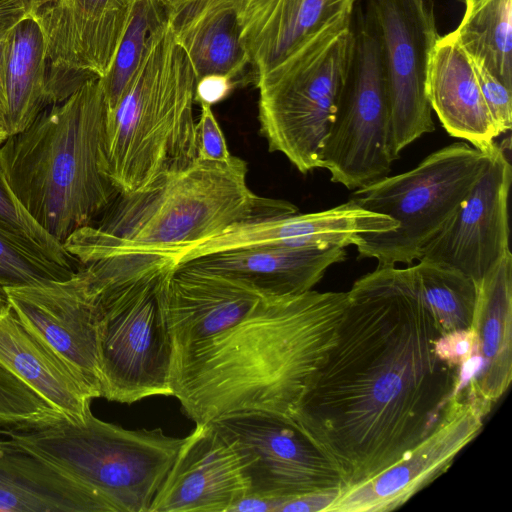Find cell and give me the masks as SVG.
<instances>
[{"label": "cell", "mask_w": 512, "mask_h": 512, "mask_svg": "<svg viewBox=\"0 0 512 512\" xmlns=\"http://www.w3.org/2000/svg\"><path fill=\"white\" fill-rule=\"evenodd\" d=\"M347 293L336 342L292 415L345 487L402 460L460 389L459 370L435 353L442 332L413 267L377 265Z\"/></svg>", "instance_id": "6da1fadb"}, {"label": "cell", "mask_w": 512, "mask_h": 512, "mask_svg": "<svg viewBox=\"0 0 512 512\" xmlns=\"http://www.w3.org/2000/svg\"><path fill=\"white\" fill-rule=\"evenodd\" d=\"M347 292L266 295L173 365L172 396L195 423L247 411L292 417L333 348Z\"/></svg>", "instance_id": "7a4b0ae2"}, {"label": "cell", "mask_w": 512, "mask_h": 512, "mask_svg": "<svg viewBox=\"0 0 512 512\" xmlns=\"http://www.w3.org/2000/svg\"><path fill=\"white\" fill-rule=\"evenodd\" d=\"M246 162L197 160L151 187L119 194L97 225L63 243L78 264L121 253L175 256L233 225L298 213L287 201L255 194Z\"/></svg>", "instance_id": "3957f363"}, {"label": "cell", "mask_w": 512, "mask_h": 512, "mask_svg": "<svg viewBox=\"0 0 512 512\" xmlns=\"http://www.w3.org/2000/svg\"><path fill=\"white\" fill-rule=\"evenodd\" d=\"M106 116L100 78H91L0 145L12 190L33 219L62 244L92 225L119 195L103 170Z\"/></svg>", "instance_id": "277c9868"}, {"label": "cell", "mask_w": 512, "mask_h": 512, "mask_svg": "<svg viewBox=\"0 0 512 512\" xmlns=\"http://www.w3.org/2000/svg\"><path fill=\"white\" fill-rule=\"evenodd\" d=\"M175 265L174 256L160 253H121L81 264L99 305L101 397L131 404L172 396L165 282Z\"/></svg>", "instance_id": "5b68a950"}, {"label": "cell", "mask_w": 512, "mask_h": 512, "mask_svg": "<svg viewBox=\"0 0 512 512\" xmlns=\"http://www.w3.org/2000/svg\"><path fill=\"white\" fill-rule=\"evenodd\" d=\"M195 83L168 22L107 111L103 170L119 194L147 189L197 160Z\"/></svg>", "instance_id": "8992f818"}, {"label": "cell", "mask_w": 512, "mask_h": 512, "mask_svg": "<svg viewBox=\"0 0 512 512\" xmlns=\"http://www.w3.org/2000/svg\"><path fill=\"white\" fill-rule=\"evenodd\" d=\"M9 438L98 492L116 512H149L184 442L160 428L125 429L96 418L91 411L79 421L60 416L12 428Z\"/></svg>", "instance_id": "52a82bcc"}, {"label": "cell", "mask_w": 512, "mask_h": 512, "mask_svg": "<svg viewBox=\"0 0 512 512\" xmlns=\"http://www.w3.org/2000/svg\"><path fill=\"white\" fill-rule=\"evenodd\" d=\"M490 150L454 142L407 172L354 190L350 201L397 223L392 231L362 235L355 246L358 258H374L386 266L419 260L424 247L453 218L484 173Z\"/></svg>", "instance_id": "ba28073f"}, {"label": "cell", "mask_w": 512, "mask_h": 512, "mask_svg": "<svg viewBox=\"0 0 512 512\" xmlns=\"http://www.w3.org/2000/svg\"><path fill=\"white\" fill-rule=\"evenodd\" d=\"M352 50L351 19L255 80L260 130L269 150L283 154L303 174L321 166Z\"/></svg>", "instance_id": "9c48e42d"}, {"label": "cell", "mask_w": 512, "mask_h": 512, "mask_svg": "<svg viewBox=\"0 0 512 512\" xmlns=\"http://www.w3.org/2000/svg\"><path fill=\"white\" fill-rule=\"evenodd\" d=\"M352 30L351 62L320 168L332 182L356 190L388 176L394 160L381 36L371 12L358 3Z\"/></svg>", "instance_id": "30bf717a"}, {"label": "cell", "mask_w": 512, "mask_h": 512, "mask_svg": "<svg viewBox=\"0 0 512 512\" xmlns=\"http://www.w3.org/2000/svg\"><path fill=\"white\" fill-rule=\"evenodd\" d=\"M211 423L238 452L250 496L289 500L345 487L333 460L290 416L247 411Z\"/></svg>", "instance_id": "8fae6325"}, {"label": "cell", "mask_w": 512, "mask_h": 512, "mask_svg": "<svg viewBox=\"0 0 512 512\" xmlns=\"http://www.w3.org/2000/svg\"><path fill=\"white\" fill-rule=\"evenodd\" d=\"M382 41L393 160L435 130L426 96L430 53L440 35L434 0H367Z\"/></svg>", "instance_id": "7c38bea8"}, {"label": "cell", "mask_w": 512, "mask_h": 512, "mask_svg": "<svg viewBox=\"0 0 512 512\" xmlns=\"http://www.w3.org/2000/svg\"><path fill=\"white\" fill-rule=\"evenodd\" d=\"M492 406L479 395L473 377L453 392L438 425L402 460L342 488L325 512H388L401 507L448 470L478 436Z\"/></svg>", "instance_id": "4fadbf2b"}, {"label": "cell", "mask_w": 512, "mask_h": 512, "mask_svg": "<svg viewBox=\"0 0 512 512\" xmlns=\"http://www.w3.org/2000/svg\"><path fill=\"white\" fill-rule=\"evenodd\" d=\"M136 0H41L32 14L48 61V101L108 72Z\"/></svg>", "instance_id": "5bb4252c"}, {"label": "cell", "mask_w": 512, "mask_h": 512, "mask_svg": "<svg viewBox=\"0 0 512 512\" xmlns=\"http://www.w3.org/2000/svg\"><path fill=\"white\" fill-rule=\"evenodd\" d=\"M5 289L21 323L101 397L99 305L83 268L66 280Z\"/></svg>", "instance_id": "9a60e30c"}, {"label": "cell", "mask_w": 512, "mask_h": 512, "mask_svg": "<svg viewBox=\"0 0 512 512\" xmlns=\"http://www.w3.org/2000/svg\"><path fill=\"white\" fill-rule=\"evenodd\" d=\"M512 167L496 142L484 173L419 260L449 266L479 282L510 251L508 195Z\"/></svg>", "instance_id": "2e32d148"}, {"label": "cell", "mask_w": 512, "mask_h": 512, "mask_svg": "<svg viewBox=\"0 0 512 512\" xmlns=\"http://www.w3.org/2000/svg\"><path fill=\"white\" fill-rule=\"evenodd\" d=\"M248 492L234 446L213 423H196L184 437L149 512H230Z\"/></svg>", "instance_id": "e0dca14e"}, {"label": "cell", "mask_w": 512, "mask_h": 512, "mask_svg": "<svg viewBox=\"0 0 512 512\" xmlns=\"http://www.w3.org/2000/svg\"><path fill=\"white\" fill-rule=\"evenodd\" d=\"M390 217L365 210L352 201L307 214L250 221L231 226L175 256L176 264L225 250L252 246L291 248L356 246L361 236L394 230Z\"/></svg>", "instance_id": "ac0fdd59"}, {"label": "cell", "mask_w": 512, "mask_h": 512, "mask_svg": "<svg viewBox=\"0 0 512 512\" xmlns=\"http://www.w3.org/2000/svg\"><path fill=\"white\" fill-rule=\"evenodd\" d=\"M174 363L245 318L266 296L229 276L176 264L165 282Z\"/></svg>", "instance_id": "d6986e66"}, {"label": "cell", "mask_w": 512, "mask_h": 512, "mask_svg": "<svg viewBox=\"0 0 512 512\" xmlns=\"http://www.w3.org/2000/svg\"><path fill=\"white\" fill-rule=\"evenodd\" d=\"M359 0H241V40L252 80L278 66L322 32L353 17Z\"/></svg>", "instance_id": "ffe728a7"}, {"label": "cell", "mask_w": 512, "mask_h": 512, "mask_svg": "<svg viewBox=\"0 0 512 512\" xmlns=\"http://www.w3.org/2000/svg\"><path fill=\"white\" fill-rule=\"evenodd\" d=\"M168 22L195 79L224 76L237 85L251 64L241 40V0H167ZM252 76V75H251Z\"/></svg>", "instance_id": "44dd1931"}, {"label": "cell", "mask_w": 512, "mask_h": 512, "mask_svg": "<svg viewBox=\"0 0 512 512\" xmlns=\"http://www.w3.org/2000/svg\"><path fill=\"white\" fill-rule=\"evenodd\" d=\"M346 257V249L340 246H252L210 253L180 264L238 279L265 295L285 296L312 290L330 266Z\"/></svg>", "instance_id": "7402d4cb"}, {"label": "cell", "mask_w": 512, "mask_h": 512, "mask_svg": "<svg viewBox=\"0 0 512 512\" xmlns=\"http://www.w3.org/2000/svg\"><path fill=\"white\" fill-rule=\"evenodd\" d=\"M426 96L452 137L486 151L499 135L484 101L472 60L453 32L440 36L429 57Z\"/></svg>", "instance_id": "603a6c76"}, {"label": "cell", "mask_w": 512, "mask_h": 512, "mask_svg": "<svg viewBox=\"0 0 512 512\" xmlns=\"http://www.w3.org/2000/svg\"><path fill=\"white\" fill-rule=\"evenodd\" d=\"M1 512H115L98 492L18 446L0 441Z\"/></svg>", "instance_id": "cb8c5ba5"}, {"label": "cell", "mask_w": 512, "mask_h": 512, "mask_svg": "<svg viewBox=\"0 0 512 512\" xmlns=\"http://www.w3.org/2000/svg\"><path fill=\"white\" fill-rule=\"evenodd\" d=\"M0 363L65 418L83 420L91 411L89 389L21 323L9 303L0 305Z\"/></svg>", "instance_id": "d4e9b609"}, {"label": "cell", "mask_w": 512, "mask_h": 512, "mask_svg": "<svg viewBox=\"0 0 512 512\" xmlns=\"http://www.w3.org/2000/svg\"><path fill=\"white\" fill-rule=\"evenodd\" d=\"M471 327L481 366L475 377L479 395L493 405L512 380V254L508 251L477 282Z\"/></svg>", "instance_id": "484cf974"}, {"label": "cell", "mask_w": 512, "mask_h": 512, "mask_svg": "<svg viewBox=\"0 0 512 512\" xmlns=\"http://www.w3.org/2000/svg\"><path fill=\"white\" fill-rule=\"evenodd\" d=\"M6 42L3 125L8 135H13L27 128L49 105L48 61L41 30L30 16L10 30Z\"/></svg>", "instance_id": "4316f807"}, {"label": "cell", "mask_w": 512, "mask_h": 512, "mask_svg": "<svg viewBox=\"0 0 512 512\" xmlns=\"http://www.w3.org/2000/svg\"><path fill=\"white\" fill-rule=\"evenodd\" d=\"M465 12L452 31L474 61L512 90V0H464Z\"/></svg>", "instance_id": "83f0119b"}, {"label": "cell", "mask_w": 512, "mask_h": 512, "mask_svg": "<svg viewBox=\"0 0 512 512\" xmlns=\"http://www.w3.org/2000/svg\"><path fill=\"white\" fill-rule=\"evenodd\" d=\"M167 25V0H136L113 62L106 75L100 78L108 112L115 108Z\"/></svg>", "instance_id": "f1b7e54d"}, {"label": "cell", "mask_w": 512, "mask_h": 512, "mask_svg": "<svg viewBox=\"0 0 512 512\" xmlns=\"http://www.w3.org/2000/svg\"><path fill=\"white\" fill-rule=\"evenodd\" d=\"M412 267L420 294L442 334L470 328L477 282L456 269L427 260H418Z\"/></svg>", "instance_id": "f546056e"}, {"label": "cell", "mask_w": 512, "mask_h": 512, "mask_svg": "<svg viewBox=\"0 0 512 512\" xmlns=\"http://www.w3.org/2000/svg\"><path fill=\"white\" fill-rule=\"evenodd\" d=\"M76 270L54 262L37 246L0 227V285L4 288L62 281Z\"/></svg>", "instance_id": "4dcf8cb0"}, {"label": "cell", "mask_w": 512, "mask_h": 512, "mask_svg": "<svg viewBox=\"0 0 512 512\" xmlns=\"http://www.w3.org/2000/svg\"><path fill=\"white\" fill-rule=\"evenodd\" d=\"M0 227L40 248L54 262L78 269L64 245L47 233L28 213L5 175L0 160Z\"/></svg>", "instance_id": "1f68e13d"}, {"label": "cell", "mask_w": 512, "mask_h": 512, "mask_svg": "<svg viewBox=\"0 0 512 512\" xmlns=\"http://www.w3.org/2000/svg\"><path fill=\"white\" fill-rule=\"evenodd\" d=\"M472 63L498 135L509 131L512 126V90L502 84L482 64L474 60Z\"/></svg>", "instance_id": "d6a6232c"}, {"label": "cell", "mask_w": 512, "mask_h": 512, "mask_svg": "<svg viewBox=\"0 0 512 512\" xmlns=\"http://www.w3.org/2000/svg\"><path fill=\"white\" fill-rule=\"evenodd\" d=\"M201 111L196 123L197 155L199 159L226 162L232 155L225 136L212 111V106L199 104Z\"/></svg>", "instance_id": "836d02e7"}, {"label": "cell", "mask_w": 512, "mask_h": 512, "mask_svg": "<svg viewBox=\"0 0 512 512\" xmlns=\"http://www.w3.org/2000/svg\"><path fill=\"white\" fill-rule=\"evenodd\" d=\"M438 358L450 368L460 370L478 354L477 335L470 327L441 334L434 343Z\"/></svg>", "instance_id": "e575fe53"}, {"label": "cell", "mask_w": 512, "mask_h": 512, "mask_svg": "<svg viewBox=\"0 0 512 512\" xmlns=\"http://www.w3.org/2000/svg\"><path fill=\"white\" fill-rule=\"evenodd\" d=\"M235 86L233 81L224 76H205L196 80L195 102L212 106L225 99Z\"/></svg>", "instance_id": "d590c367"}, {"label": "cell", "mask_w": 512, "mask_h": 512, "mask_svg": "<svg viewBox=\"0 0 512 512\" xmlns=\"http://www.w3.org/2000/svg\"><path fill=\"white\" fill-rule=\"evenodd\" d=\"M340 490L308 494L284 501L278 512H325Z\"/></svg>", "instance_id": "8d00e7d4"}, {"label": "cell", "mask_w": 512, "mask_h": 512, "mask_svg": "<svg viewBox=\"0 0 512 512\" xmlns=\"http://www.w3.org/2000/svg\"><path fill=\"white\" fill-rule=\"evenodd\" d=\"M30 16L26 0H0V37H6L21 20Z\"/></svg>", "instance_id": "74e56055"}, {"label": "cell", "mask_w": 512, "mask_h": 512, "mask_svg": "<svg viewBox=\"0 0 512 512\" xmlns=\"http://www.w3.org/2000/svg\"><path fill=\"white\" fill-rule=\"evenodd\" d=\"M6 37H3V38L0 37V116H1L2 124H3L5 112H6V96H5V70H6V54H7Z\"/></svg>", "instance_id": "f35d334b"}, {"label": "cell", "mask_w": 512, "mask_h": 512, "mask_svg": "<svg viewBox=\"0 0 512 512\" xmlns=\"http://www.w3.org/2000/svg\"><path fill=\"white\" fill-rule=\"evenodd\" d=\"M12 427L5 426L0 423V441L6 440L9 438V433Z\"/></svg>", "instance_id": "ab89813d"}, {"label": "cell", "mask_w": 512, "mask_h": 512, "mask_svg": "<svg viewBox=\"0 0 512 512\" xmlns=\"http://www.w3.org/2000/svg\"><path fill=\"white\" fill-rule=\"evenodd\" d=\"M8 304L6 289L0 285V305Z\"/></svg>", "instance_id": "60d3db41"}, {"label": "cell", "mask_w": 512, "mask_h": 512, "mask_svg": "<svg viewBox=\"0 0 512 512\" xmlns=\"http://www.w3.org/2000/svg\"><path fill=\"white\" fill-rule=\"evenodd\" d=\"M30 6V17L32 16V14L34 13V11L36 10V8L38 7V5L40 4V1L41 0H26Z\"/></svg>", "instance_id": "b9f144b4"}, {"label": "cell", "mask_w": 512, "mask_h": 512, "mask_svg": "<svg viewBox=\"0 0 512 512\" xmlns=\"http://www.w3.org/2000/svg\"><path fill=\"white\" fill-rule=\"evenodd\" d=\"M8 133L5 127L0 123V145L3 144L8 138Z\"/></svg>", "instance_id": "7bdbcfd3"}, {"label": "cell", "mask_w": 512, "mask_h": 512, "mask_svg": "<svg viewBox=\"0 0 512 512\" xmlns=\"http://www.w3.org/2000/svg\"><path fill=\"white\" fill-rule=\"evenodd\" d=\"M0 123L2 124L1 116H0ZM3 125V124H2Z\"/></svg>", "instance_id": "ee69618b"}]
</instances>
